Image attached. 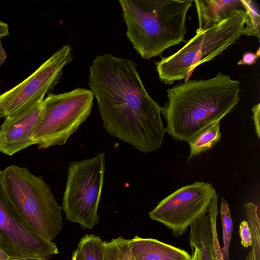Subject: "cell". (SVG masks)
I'll list each match as a JSON object with an SVG mask.
<instances>
[{
	"mask_svg": "<svg viewBox=\"0 0 260 260\" xmlns=\"http://www.w3.org/2000/svg\"><path fill=\"white\" fill-rule=\"evenodd\" d=\"M137 66L111 54L98 56L89 68L88 85L106 130L147 153L162 146L166 129L162 108L147 92Z\"/></svg>",
	"mask_w": 260,
	"mask_h": 260,
	"instance_id": "6da1fadb",
	"label": "cell"
},
{
	"mask_svg": "<svg viewBox=\"0 0 260 260\" xmlns=\"http://www.w3.org/2000/svg\"><path fill=\"white\" fill-rule=\"evenodd\" d=\"M240 90L239 81L221 72L169 88L162 107L166 133L176 140L188 142L231 112L240 101Z\"/></svg>",
	"mask_w": 260,
	"mask_h": 260,
	"instance_id": "7a4b0ae2",
	"label": "cell"
},
{
	"mask_svg": "<svg viewBox=\"0 0 260 260\" xmlns=\"http://www.w3.org/2000/svg\"><path fill=\"white\" fill-rule=\"evenodd\" d=\"M126 36L144 59L185 42L192 0H120Z\"/></svg>",
	"mask_w": 260,
	"mask_h": 260,
	"instance_id": "3957f363",
	"label": "cell"
},
{
	"mask_svg": "<svg viewBox=\"0 0 260 260\" xmlns=\"http://www.w3.org/2000/svg\"><path fill=\"white\" fill-rule=\"evenodd\" d=\"M6 192L17 215L35 234L52 242L62 225L61 207L50 187L27 168L11 165L2 171Z\"/></svg>",
	"mask_w": 260,
	"mask_h": 260,
	"instance_id": "277c9868",
	"label": "cell"
},
{
	"mask_svg": "<svg viewBox=\"0 0 260 260\" xmlns=\"http://www.w3.org/2000/svg\"><path fill=\"white\" fill-rule=\"evenodd\" d=\"M247 17L245 10H236L217 24L196 32L178 51L155 62L160 81L173 84L185 79L197 66L221 54L244 35Z\"/></svg>",
	"mask_w": 260,
	"mask_h": 260,
	"instance_id": "5b68a950",
	"label": "cell"
},
{
	"mask_svg": "<svg viewBox=\"0 0 260 260\" xmlns=\"http://www.w3.org/2000/svg\"><path fill=\"white\" fill-rule=\"evenodd\" d=\"M93 94L78 88L59 93H50L42 102V110L32 139L39 149L66 144L90 114Z\"/></svg>",
	"mask_w": 260,
	"mask_h": 260,
	"instance_id": "8992f818",
	"label": "cell"
},
{
	"mask_svg": "<svg viewBox=\"0 0 260 260\" xmlns=\"http://www.w3.org/2000/svg\"><path fill=\"white\" fill-rule=\"evenodd\" d=\"M104 152L70 163L62 209L66 219L92 229L99 223L98 210L104 183Z\"/></svg>",
	"mask_w": 260,
	"mask_h": 260,
	"instance_id": "52a82bcc",
	"label": "cell"
},
{
	"mask_svg": "<svg viewBox=\"0 0 260 260\" xmlns=\"http://www.w3.org/2000/svg\"><path fill=\"white\" fill-rule=\"evenodd\" d=\"M73 59L67 44L55 52L31 75L0 94V118H6L42 102L58 82L64 68Z\"/></svg>",
	"mask_w": 260,
	"mask_h": 260,
	"instance_id": "ba28073f",
	"label": "cell"
},
{
	"mask_svg": "<svg viewBox=\"0 0 260 260\" xmlns=\"http://www.w3.org/2000/svg\"><path fill=\"white\" fill-rule=\"evenodd\" d=\"M216 195L212 184L196 181L166 197L148 215L151 219L171 230L174 236L179 237L198 218L206 215Z\"/></svg>",
	"mask_w": 260,
	"mask_h": 260,
	"instance_id": "9c48e42d",
	"label": "cell"
},
{
	"mask_svg": "<svg viewBox=\"0 0 260 260\" xmlns=\"http://www.w3.org/2000/svg\"><path fill=\"white\" fill-rule=\"evenodd\" d=\"M0 248L13 260H48L56 245L32 232L17 215L5 190L0 170Z\"/></svg>",
	"mask_w": 260,
	"mask_h": 260,
	"instance_id": "30bf717a",
	"label": "cell"
},
{
	"mask_svg": "<svg viewBox=\"0 0 260 260\" xmlns=\"http://www.w3.org/2000/svg\"><path fill=\"white\" fill-rule=\"evenodd\" d=\"M42 102L5 118L0 126V152L12 156L35 144L32 136L42 110Z\"/></svg>",
	"mask_w": 260,
	"mask_h": 260,
	"instance_id": "8fae6325",
	"label": "cell"
},
{
	"mask_svg": "<svg viewBox=\"0 0 260 260\" xmlns=\"http://www.w3.org/2000/svg\"><path fill=\"white\" fill-rule=\"evenodd\" d=\"M131 251L136 260H190L185 250L155 239L135 236L129 239Z\"/></svg>",
	"mask_w": 260,
	"mask_h": 260,
	"instance_id": "7c38bea8",
	"label": "cell"
},
{
	"mask_svg": "<svg viewBox=\"0 0 260 260\" xmlns=\"http://www.w3.org/2000/svg\"><path fill=\"white\" fill-rule=\"evenodd\" d=\"M198 28L206 30L228 18L234 11L244 10L241 0H194Z\"/></svg>",
	"mask_w": 260,
	"mask_h": 260,
	"instance_id": "4fadbf2b",
	"label": "cell"
},
{
	"mask_svg": "<svg viewBox=\"0 0 260 260\" xmlns=\"http://www.w3.org/2000/svg\"><path fill=\"white\" fill-rule=\"evenodd\" d=\"M189 227L190 246L199 249L201 260H217L213 248L209 215L201 216Z\"/></svg>",
	"mask_w": 260,
	"mask_h": 260,
	"instance_id": "5bb4252c",
	"label": "cell"
},
{
	"mask_svg": "<svg viewBox=\"0 0 260 260\" xmlns=\"http://www.w3.org/2000/svg\"><path fill=\"white\" fill-rule=\"evenodd\" d=\"M220 122L217 121L207 127L188 142L190 148L188 160L193 156L211 149L220 141Z\"/></svg>",
	"mask_w": 260,
	"mask_h": 260,
	"instance_id": "9a60e30c",
	"label": "cell"
},
{
	"mask_svg": "<svg viewBox=\"0 0 260 260\" xmlns=\"http://www.w3.org/2000/svg\"><path fill=\"white\" fill-rule=\"evenodd\" d=\"M77 249L83 260H104L103 241L95 235H85L80 239Z\"/></svg>",
	"mask_w": 260,
	"mask_h": 260,
	"instance_id": "2e32d148",
	"label": "cell"
},
{
	"mask_svg": "<svg viewBox=\"0 0 260 260\" xmlns=\"http://www.w3.org/2000/svg\"><path fill=\"white\" fill-rule=\"evenodd\" d=\"M129 239L123 237L103 241L104 260H136L128 244Z\"/></svg>",
	"mask_w": 260,
	"mask_h": 260,
	"instance_id": "e0dca14e",
	"label": "cell"
},
{
	"mask_svg": "<svg viewBox=\"0 0 260 260\" xmlns=\"http://www.w3.org/2000/svg\"><path fill=\"white\" fill-rule=\"evenodd\" d=\"M244 207L252 235V249L256 260H260V219L258 208L257 205L251 202L245 204Z\"/></svg>",
	"mask_w": 260,
	"mask_h": 260,
	"instance_id": "ac0fdd59",
	"label": "cell"
},
{
	"mask_svg": "<svg viewBox=\"0 0 260 260\" xmlns=\"http://www.w3.org/2000/svg\"><path fill=\"white\" fill-rule=\"evenodd\" d=\"M220 217L222 226L223 247L221 249L223 260H230L229 247L233 230V222L229 206L223 198L221 200Z\"/></svg>",
	"mask_w": 260,
	"mask_h": 260,
	"instance_id": "d6986e66",
	"label": "cell"
},
{
	"mask_svg": "<svg viewBox=\"0 0 260 260\" xmlns=\"http://www.w3.org/2000/svg\"><path fill=\"white\" fill-rule=\"evenodd\" d=\"M246 12L247 17L245 23L244 36H253L260 39V15L255 4L252 1L241 0Z\"/></svg>",
	"mask_w": 260,
	"mask_h": 260,
	"instance_id": "ffe728a7",
	"label": "cell"
},
{
	"mask_svg": "<svg viewBox=\"0 0 260 260\" xmlns=\"http://www.w3.org/2000/svg\"><path fill=\"white\" fill-rule=\"evenodd\" d=\"M219 196L217 194L213 199L208 207L209 219L212 232V245L214 252L217 260H223L221 248L218 244L216 229V220L219 211L217 201Z\"/></svg>",
	"mask_w": 260,
	"mask_h": 260,
	"instance_id": "44dd1931",
	"label": "cell"
},
{
	"mask_svg": "<svg viewBox=\"0 0 260 260\" xmlns=\"http://www.w3.org/2000/svg\"><path fill=\"white\" fill-rule=\"evenodd\" d=\"M239 235L241 238V243L245 248L251 246L252 238L249 225L246 220H243L239 226Z\"/></svg>",
	"mask_w": 260,
	"mask_h": 260,
	"instance_id": "7402d4cb",
	"label": "cell"
},
{
	"mask_svg": "<svg viewBox=\"0 0 260 260\" xmlns=\"http://www.w3.org/2000/svg\"><path fill=\"white\" fill-rule=\"evenodd\" d=\"M260 56V49L258 48L255 53L251 52H246L243 54L241 59L238 61V65H252L256 63L257 59Z\"/></svg>",
	"mask_w": 260,
	"mask_h": 260,
	"instance_id": "603a6c76",
	"label": "cell"
},
{
	"mask_svg": "<svg viewBox=\"0 0 260 260\" xmlns=\"http://www.w3.org/2000/svg\"><path fill=\"white\" fill-rule=\"evenodd\" d=\"M252 119L254 121L255 132L257 137L260 138V104L254 105L252 108Z\"/></svg>",
	"mask_w": 260,
	"mask_h": 260,
	"instance_id": "cb8c5ba5",
	"label": "cell"
},
{
	"mask_svg": "<svg viewBox=\"0 0 260 260\" xmlns=\"http://www.w3.org/2000/svg\"><path fill=\"white\" fill-rule=\"evenodd\" d=\"M9 34L8 24L0 20V38L7 36Z\"/></svg>",
	"mask_w": 260,
	"mask_h": 260,
	"instance_id": "d4e9b609",
	"label": "cell"
},
{
	"mask_svg": "<svg viewBox=\"0 0 260 260\" xmlns=\"http://www.w3.org/2000/svg\"><path fill=\"white\" fill-rule=\"evenodd\" d=\"M190 249L192 251L190 260H201L200 253L199 249L194 247H190Z\"/></svg>",
	"mask_w": 260,
	"mask_h": 260,
	"instance_id": "484cf974",
	"label": "cell"
},
{
	"mask_svg": "<svg viewBox=\"0 0 260 260\" xmlns=\"http://www.w3.org/2000/svg\"><path fill=\"white\" fill-rule=\"evenodd\" d=\"M7 57L6 53L2 46V42L0 40V67L4 63Z\"/></svg>",
	"mask_w": 260,
	"mask_h": 260,
	"instance_id": "4316f807",
	"label": "cell"
},
{
	"mask_svg": "<svg viewBox=\"0 0 260 260\" xmlns=\"http://www.w3.org/2000/svg\"><path fill=\"white\" fill-rule=\"evenodd\" d=\"M71 260H83L81 255L77 249L73 252Z\"/></svg>",
	"mask_w": 260,
	"mask_h": 260,
	"instance_id": "83f0119b",
	"label": "cell"
},
{
	"mask_svg": "<svg viewBox=\"0 0 260 260\" xmlns=\"http://www.w3.org/2000/svg\"><path fill=\"white\" fill-rule=\"evenodd\" d=\"M0 260H13L10 256L0 248Z\"/></svg>",
	"mask_w": 260,
	"mask_h": 260,
	"instance_id": "f1b7e54d",
	"label": "cell"
},
{
	"mask_svg": "<svg viewBox=\"0 0 260 260\" xmlns=\"http://www.w3.org/2000/svg\"><path fill=\"white\" fill-rule=\"evenodd\" d=\"M245 260H256L255 254L252 248H251L247 255Z\"/></svg>",
	"mask_w": 260,
	"mask_h": 260,
	"instance_id": "f546056e",
	"label": "cell"
}]
</instances>
